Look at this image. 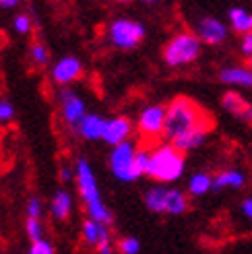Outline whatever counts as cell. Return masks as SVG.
Segmentation results:
<instances>
[{
    "label": "cell",
    "mask_w": 252,
    "mask_h": 254,
    "mask_svg": "<svg viewBox=\"0 0 252 254\" xmlns=\"http://www.w3.org/2000/svg\"><path fill=\"white\" fill-rule=\"evenodd\" d=\"M149 159H151V155L147 153V151H136V155H134V166H136L138 176H145V174H147Z\"/></svg>",
    "instance_id": "d4e9b609"
},
{
    "label": "cell",
    "mask_w": 252,
    "mask_h": 254,
    "mask_svg": "<svg viewBox=\"0 0 252 254\" xmlns=\"http://www.w3.org/2000/svg\"><path fill=\"white\" fill-rule=\"evenodd\" d=\"M132 132V124L128 118L118 116L106 122V130H104V141L110 145H118L122 141H128V136Z\"/></svg>",
    "instance_id": "7c38bea8"
},
{
    "label": "cell",
    "mask_w": 252,
    "mask_h": 254,
    "mask_svg": "<svg viewBox=\"0 0 252 254\" xmlns=\"http://www.w3.org/2000/svg\"><path fill=\"white\" fill-rule=\"evenodd\" d=\"M184 174V151L178 149L174 143L155 147L151 153L147 176L155 182H176Z\"/></svg>",
    "instance_id": "7a4b0ae2"
},
{
    "label": "cell",
    "mask_w": 252,
    "mask_h": 254,
    "mask_svg": "<svg viewBox=\"0 0 252 254\" xmlns=\"http://www.w3.org/2000/svg\"><path fill=\"white\" fill-rule=\"evenodd\" d=\"M77 186H79V192L81 198L87 207V215L95 221H102V223H112V213L110 209L102 202V196H99V188H97V180L93 176V170L89 166L87 159H79L77 161Z\"/></svg>",
    "instance_id": "3957f363"
},
{
    "label": "cell",
    "mask_w": 252,
    "mask_h": 254,
    "mask_svg": "<svg viewBox=\"0 0 252 254\" xmlns=\"http://www.w3.org/2000/svg\"><path fill=\"white\" fill-rule=\"evenodd\" d=\"M166 194H168V188L163 186H153L145 194V205L149 211L153 213H166Z\"/></svg>",
    "instance_id": "e0dca14e"
},
{
    "label": "cell",
    "mask_w": 252,
    "mask_h": 254,
    "mask_svg": "<svg viewBox=\"0 0 252 254\" xmlns=\"http://www.w3.org/2000/svg\"><path fill=\"white\" fill-rule=\"evenodd\" d=\"M242 54L244 56H252V31H248V33H244V37H242Z\"/></svg>",
    "instance_id": "f546056e"
},
{
    "label": "cell",
    "mask_w": 252,
    "mask_h": 254,
    "mask_svg": "<svg viewBox=\"0 0 252 254\" xmlns=\"http://www.w3.org/2000/svg\"><path fill=\"white\" fill-rule=\"evenodd\" d=\"M25 230H27V236H29L31 240L42 238L44 227H42V223H40V217H29L27 223H25Z\"/></svg>",
    "instance_id": "7402d4cb"
},
{
    "label": "cell",
    "mask_w": 252,
    "mask_h": 254,
    "mask_svg": "<svg viewBox=\"0 0 252 254\" xmlns=\"http://www.w3.org/2000/svg\"><path fill=\"white\" fill-rule=\"evenodd\" d=\"M221 106H223L225 112H230V114H234V116H238L240 120L252 124V104H250V101H246L240 93L228 91L221 97Z\"/></svg>",
    "instance_id": "8fae6325"
},
{
    "label": "cell",
    "mask_w": 252,
    "mask_h": 254,
    "mask_svg": "<svg viewBox=\"0 0 252 254\" xmlns=\"http://www.w3.org/2000/svg\"><path fill=\"white\" fill-rule=\"evenodd\" d=\"M70 178H72V172H70V168H62V170H60V180H62V182L70 180Z\"/></svg>",
    "instance_id": "1f68e13d"
},
{
    "label": "cell",
    "mask_w": 252,
    "mask_h": 254,
    "mask_svg": "<svg viewBox=\"0 0 252 254\" xmlns=\"http://www.w3.org/2000/svg\"><path fill=\"white\" fill-rule=\"evenodd\" d=\"M207 132L205 128H198V130H192V132H186L182 136H178L176 141H172L178 149L182 151H190V149H196L200 147V143H205V138H207Z\"/></svg>",
    "instance_id": "ac0fdd59"
},
{
    "label": "cell",
    "mask_w": 252,
    "mask_h": 254,
    "mask_svg": "<svg viewBox=\"0 0 252 254\" xmlns=\"http://www.w3.org/2000/svg\"><path fill=\"white\" fill-rule=\"evenodd\" d=\"M60 106H62V116H64V120L74 128V126L81 122V118L85 116V101L77 93H72L70 89H64V91L60 93Z\"/></svg>",
    "instance_id": "ba28073f"
},
{
    "label": "cell",
    "mask_w": 252,
    "mask_h": 254,
    "mask_svg": "<svg viewBox=\"0 0 252 254\" xmlns=\"http://www.w3.org/2000/svg\"><path fill=\"white\" fill-rule=\"evenodd\" d=\"M198 128L211 130L213 120L209 114L200 108L196 101L188 97H176L172 104L166 108V126H163V136L168 141H176L178 136L192 132Z\"/></svg>",
    "instance_id": "6da1fadb"
},
{
    "label": "cell",
    "mask_w": 252,
    "mask_h": 254,
    "mask_svg": "<svg viewBox=\"0 0 252 254\" xmlns=\"http://www.w3.org/2000/svg\"><path fill=\"white\" fill-rule=\"evenodd\" d=\"M246 184V178L242 172L238 170H225L217 178H213V188L221 190V188H242Z\"/></svg>",
    "instance_id": "9a60e30c"
},
{
    "label": "cell",
    "mask_w": 252,
    "mask_h": 254,
    "mask_svg": "<svg viewBox=\"0 0 252 254\" xmlns=\"http://www.w3.org/2000/svg\"><path fill=\"white\" fill-rule=\"evenodd\" d=\"M12 116H15V108L10 106V101L0 99V122H8Z\"/></svg>",
    "instance_id": "4316f807"
},
{
    "label": "cell",
    "mask_w": 252,
    "mask_h": 254,
    "mask_svg": "<svg viewBox=\"0 0 252 254\" xmlns=\"http://www.w3.org/2000/svg\"><path fill=\"white\" fill-rule=\"evenodd\" d=\"M27 217H42V202H40V198H31L27 202Z\"/></svg>",
    "instance_id": "83f0119b"
},
{
    "label": "cell",
    "mask_w": 252,
    "mask_h": 254,
    "mask_svg": "<svg viewBox=\"0 0 252 254\" xmlns=\"http://www.w3.org/2000/svg\"><path fill=\"white\" fill-rule=\"evenodd\" d=\"M81 72H83L81 60L74 56H66L60 62H56V66L52 68V79L60 85H68L72 81H77L81 77Z\"/></svg>",
    "instance_id": "30bf717a"
},
{
    "label": "cell",
    "mask_w": 252,
    "mask_h": 254,
    "mask_svg": "<svg viewBox=\"0 0 252 254\" xmlns=\"http://www.w3.org/2000/svg\"><path fill=\"white\" fill-rule=\"evenodd\" d=\"M17 4H19V0H0V6H2V8H12Z\"/></svg>",
    "instance_id": "d6a6232c"
},
{
    "label": "cell",
    "mask_w": 252,
    "mask_h": 254,
    "mask_svg": "<svg viewBox=\"0 0 252 254\" xmlns=\"http://www.w3.org/2000/svg\"><path fill=\"white\" fill-rule=\"evenodd\" d=\"M145 2H147V4H155V2H157V0H145Z\"/></svg>",
    "instance_id": "836d02e7"
},
{
    "label": "cell",
    "mask_w": 252,
    "mask_h": 254,
    "mask_svg": "<svg viewBox=\"0 0 252 254\" xmlns=\"http://www.w3.org/2000/svg\"><path fill=\"white\" fill-rule=\"evenodd\" d=\"M219 79L225 85H240V87L252 89V68H246V66L223 68L219 72Z\"/></svg>",
    "instance_id": "5bb4252c"
},
{
    "label": "cell",
    "mask_w": 252,
    "mask_h": 254,
    "mask_svg": "<svg viewBox=\"0 0 252 254\" xmlns=\"http://www.w3.org/2000/svg\"><path fill=\"white\" fill-rule=\"evenodd\" d=\"M143 37H145V27L138 21L118 19L110 27V42L122 50H130L138 46L143 42Z\"/></svg>",
    "instance_id": "8992f818"
},
{
    "label": "cell",
    "mask_w": 252,
    "mask_h": 254,
    "mask_svg": "<svg viewBox=\"0 0 252 254\" xmlns=\"http://www.w3.org/2000/svg\"><path fill=\"white\" fill-rule=\"evenodd\" d=\"M72 211V196L64 190H58L52 198V215L58 221H64L68 219V215Z\"/></svg>",
    "instance_id": "2e32d148"
},
{
    "label": "cell",
    "mask_w": 252,
    "mask_h": 254,
    "mask_svg": "<svg viewBox=\"0 0 252 254\" xmlns=\"http://www.w3.org/2000/svg\"><path fill=\"white\" fill-rule=\"evenodd\" d=\"M242 211H244V215L252 221V196L250 198H246L244 202H242Z\"/></svg>",
    "instance_id": "4dcf8cb0"
},
{
    "label": "cell",
    "mask_w": 252,
    "mask_h": 254,
    "mask_svg": "<svg viewBox=\"0 0 252 254\" xmlns=\"http://www.w3.org/2000/svg\"><path fill=\"white\" fill-rule=\"evenodd\" d=\"M188 209V202L186 196L176 188H168V194H166V213L170 215H182Z\"/></svg>",
    "instance_id": "d6986e66"
},
{
    "label": "cell",
    "mask_w": 252,
    "mask_h": 254,
    "mask_svg": "<svg viewBox=\"0 0 252 254\" xmlns=\"http://www.w3.org/2000/svg\"><path fill=\"white\" fill-rule=\"evenodd\" d=\"M106 122L108 120L95 116V114H85V116L81 118V122L74 126V130L79 132V136L87 138V141H95V138H104Z\"/></svg>",
    "instance_id": "4fadbf2b"
},
{
    "label": "cell",
    "mask_w": 252,
    "mask_h": 254,
    "mask_svg": "<svg viewBox=\"0 0 252 254\" xmlns=\"http://www.w3.org/2000/svg\"><path fill=\"white\" fill-rule=\"evenodd\" d=\"M31 60L35 62V64L44 66L46 62H48V50H46L42 44H33V46H31Z\"/></svg>",
    "instance_id": "484cf974"
},
{
    "label": "cell",
    "mask_w": 252,
    "mask_h": 254,
    "mask_svg": "<svg viewBox=\"0 0 252 254\" xmlns=\"http://www.w3.org/2000/svg\"><path fill=\"white\" fill-rule=\"evenodd\" d=\"M118 250L124 252V254H136L138 250H141V242H138L136 238H124V240H120Z\"/></svg>",
    "instance_id": "603a6c76"
},
{
    "label": "cell",
    "mask_w": 252,
    "mask_h": 254,
    "mask_svg": "<svg viewBox=\"0 0 252 254\" xmlns=\"http://www.w3.org/2000/svg\"><path fill=\"white\" fill-rule=\"evenodd\" d=\"M15 29L21 31V33H29V31H31V23H29V19L25 17V15H19V17L15 19Z\"/></svg>",
    "instance_id": "f1b7e54d"
},
{
    "label": "cell",
    "mask_w": 252,
    "mask_h": 254,
    "mask_svg": "<svg viewBox=\"0 0 252 254\" xmlns=\"http://www.w3.org/2000/svg\"><path fill=\"white\" fill-rule=\"evenodd\" d=\"M163 126H166V108L161 106H149L138 116V130L149 138L163 134Z\"/></svg>",
    "instance_id": "52a82bcc"
},
{
    "label": "cell",
    "mask_w": 252,
    "mask_h": 254,
    "mask_svg": "<svg viewBox=\"0 0 252 254\" xmlns=\"http://www.w3.org/2000/svg\"><path fill=\"white\" fill-rule=\"evenodd\" d=\"M250 62H252V56H250Z\"/></svg>",
    "instance_id": "d590c367"
},
{
    "label": "cell",
    "mask_w": 252,
    "mask_h": 254,
    "mask_svg": "<svg viewBox=\"0 0 252 254\" xmlns=\"http://www.w3.org/2000/svg\"><path fill=\"white\" fill-rule=\"evenodd\" d=\"M230 21H232V27L236 33H248L252 31V15L246 12L244 8H232L230 10Z\"/></svg>",
    "instance_id": "ffe728a7"
},
{
    "label": "cell",
    "mask_w": 252,
    "mask_h": 254,
    "mask_svg": "<svg viewBox=\"0 0 252 254\" xmlns=\"http://www.w3.org/2000/svg\"><path fill=\"white\" fill-rule=\"evenodd\" d=\"M134 155H136V151H134L132 143L122 141V143L114 145V151H112V155H110V168L118 180L132 182L136 178H141L136 172V166H134Z\"/></svg>",
    "instance_id": "5b68a950"
},
{
    "label": "cell",
    "mask_w": 252,
    "mask_h": 254,
    "mask_svg": "<svg viewBox=\"0 0 252 254\" xmlns=\"http://www.w3.org/2000/svg\"><path fill=\"white\" fill-rule=\"evenodd\" d=\"M31 254H52L54 252V246L46 242L44 238H37V240H31Z\"/></svg>",
    "instance_id": "cb8c5ba5"
},
{
    "label": "cell",
    "mask_w": 252,
    "mask_h": 254,
    "mask_svg": "<svg viewBox=\"0 0 252 254\" xmlns=\"http://www.w3.org/2000/svg\"><path fill=\"white\" fill-rule=\"evenodd\" d=\"M213 188V178L209 174H194L190 180H188V192L194 196H203Z\"/></svg>",
    "instance_id": "44dd1931"
},
{
    "label": "cell",
    "mask_w": 252,
    "mask_h": 254,
    "mask_svg": "<svg viewBox=\"0 0 252 254\" xmlns=\"http://www.w3.org/2000/svg\"><path fill=\"white\" fill-rule=\"evenodd\" d=\"M200 37L190 33V31H182L178 35H174L170 44L163 50V60L170 66H182V64H190L194 62L200 54Z\"/></svg>",
    "instance_id": "277c9868"
},
{
    "label": "cell",
    "mask_w": 252,
    "mask_h": 254,
    "mask_svg": "<svg viewBox=\"0 0 252 254\" xmlns=\"http://www.w3.org/2000/svg\"><path fill=\"white\" fill-rule=\"evenodd\" d=\"M118 2H130V0H118Z\"/></svg>",
    "instance_id": "e575fe53"
},
{
    "label": "cell",
    "mask_w": 252,
    "mask_h": 254,
    "mask_svg": "<svg viewBox=\"0 0 252 254\" xmlns=\"http://www.w3.org/2000/svg\"><path fill=\"white\" fill-rule=\"evenodd\" d=\"M196 35L203 40L205 44L211 46H217L221 44L225 37H228V27L219 21V19H213V17H203L196 25Z\"/></svg>",
    "instance_id": "9c48e42d"
}]
</instances>
